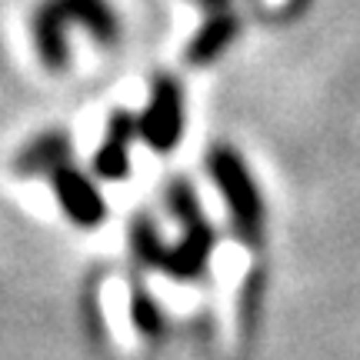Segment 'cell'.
I'll return each instance as SVG.
<instances>
[{
  "mask_svg": "<svg viewBox=\"0 0 360 360\" xmlns=\"http://www.w3.org/2000/svg\"><path fill=\"white\" fill-rule=\"evenodd\" d=\"M214 177H217L224 197L231 200L233 210V224L247 244H257L260 240V224H264V210H260V197L254 191V184L247 177L244 164L233 154H214Z\"/></svg>",
  "mask_w": 360,
  "mask_h": 360,
  "instance_id": "obj_1",
  "label": "cell"
},
{
  "mask_svg": "<svg viewBox=\"0 0 360 360\" xmlns=\"http://www.w3.org/2000/svg\"><path fill=\"white\" fill-rule=\"evenodd\" d=\"M180 130V94L174 84H160L154 97V110L147 120V134L157 147H170Z\"/></svg>",
  "mask_w": 360,
  "mask_h": 360,
  "instance_id": "obj_2",
  "label": "cell"
},
{
  "mask_svg": "<svg viewBox=\"0 0 360 360\" xmlns=\"http://www.w3.org/2000/svg\"><path fill=\"white\" fill-rule=\"evenodd\" d=\"M237 34V20H233L231 13L227 17H217V20H210V24L200 30V37L193 40L191 47V60H210L220 47H227Z\"/></svg>",
  "mask_w": 360,
  "mask_h": 360,
  "instance_id": "obj_3",
  "label": "cell"
}]
</instances>
